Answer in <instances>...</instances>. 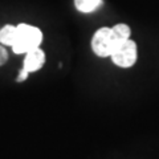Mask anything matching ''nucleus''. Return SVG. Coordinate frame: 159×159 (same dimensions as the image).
Returning a JSON list of instances; mask_svg holds the SVG:
<instances>
[{
  "label": "nucleus",
  "instance_id": "f257e3e1",
  "mask_svg": "<svg viewBox=\"0 0 159 159\" xmlns=\"http://www.w3.org/2000/svg\"><path fill=\"white\" fill-rule=\"evenodd\" d=\"M17 28V34H16V40L12 44V51L16 54H25L33 48H37L41 45L43 43V32L41 29L31 25L27 23H21L16 25Z\"/></svg>",
  "mask_w": 159,
  "mask_h": 159
},
{
  "label": "nucleus",
  "instance_id": "f03ea898",
  "mask_svg": "<svg viewBox=\"0 0 159 159\" xmlns=\"http://www.w3.org/2000/svg\"><path fill=\"white\" fill-rule=\"evenodd\" d=\"M110 58L114 65H117L118 68L127 69V68L134 66V64L138 60L137 44L131 39L117 43L110 54Z\"/></svg>",
  "mask_w": 159,
  "mask_h": 159
},
{
  "label": "nucleus",
  "instance_id": "7ed1b4c3",
  "mask_svg": "<svg viewBox=\"0 0 159 159\" xmlns=\"http://www.w3.org/2000/svg\"><path fill=\"white\" fill-rule=\"evenodd\" d=\"M116 44L117 41L111 33V28L102 27L94 32L90 45H92V51L96 56L105 58V57H110Z\"/></svg>",
  "mask_w": 159,
  "mask_h": 159
},
{
  "label": "nucleus",
  "instance_id": "20e7f679",
  "mask_svg": "<svg viewBox=\"0 0 159 159\" xmlns=\"http://www.w3.org/2000/svg\"><path fill=\"white\" fill-rule=\"evenodd\" d=\"M44 64H45V52L40 47H37L25 53L23 68L29 73H34L40 70L44 66Z\"/></svg>",
  "mask_w": 159,
  "mask_h": 159
},
{
  "label": "nucleus",
  "instance_id": "39448f33",
  "mask_svg": "<svg viewBox=\"0 0 159 159\" xmlns=\"http://www.w3.org/2000/svg\"><path fill=\"white\" fill-rule=\"evenodd\" d=\"M16 34H17L16 25H11V24L4 25L3 28H0V44L12 47V44L16 40Z\"/></svg>",
  "mask_w": 159,
  "mask_h": 159
},
{
  "label": "nucleus",
  "instance_id": "423d86ee",
  "mask_svg": "<svg viewBox=\"0 0 159 159\" xmlns=\"http://www.w3.org/2000/svg\"><path fill=\"white\" fill-rule=\"evenodd\" d=\"M102 6V0H74V7L81 13L94 12Z\"/></svg>",
  "mask_w": 159,
  "mask_h": 159
},
{
  "label": "nucleus",
  "instance_id": "0eeeda50",
  "mask_svg": "<svg viewBox=\"0 0 159 159\" xmlns=\"http://www.w3.org/2000/svg\"><path fill=\"white\" fill-rule=\"evenodd\" d=\"M111 33H113L114 39H116V41L119 43V41H123V40L130 39L131 29L127 24L119 23V24H116V25L111 27Z\"/></svg>",
  "mask_w": 159,
  "mask_h": 159
},
{
  "label": "nucleus",
  "instance_id": "6e6552de",
  "mask_svg": "<svg viewBox=\"0 0 159 159\" xmlns=\"http://www.w3.org/2000/svg\"><path fill=\"white\" fill-rule=\"evenodd\" d=\"M8 60V53H7V49L4 48V45H0V66L4 65Z\"/></svg>",
  "mask_w": 159,
  "mask_h": 159
},
{
  "label": "nucleus",
  "instance_id": "1a4fd4ad",
  "mask_svg": "<svg viewBox=\"0 0 159 159\" xmlns=\"http://www.w3.org/2000/svg\"><path fill=\"white\" fill-rule=\"evenodd\" d=\"M28 76H29V72H27L24 68H21V70H20V72H19V74H17L16 81H17V82H23V81H25V80L28 78Z\"/></svg>",
  "mask_w": 159,
  "mask_h": 159
}]
</instances>
